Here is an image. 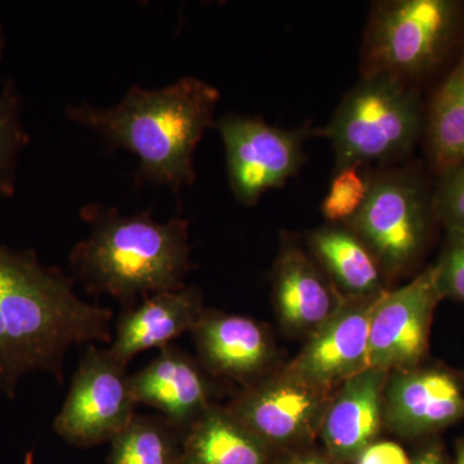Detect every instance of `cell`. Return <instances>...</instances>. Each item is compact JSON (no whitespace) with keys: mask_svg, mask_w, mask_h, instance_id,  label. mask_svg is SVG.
Here are the masks:
<instances>
[{"mask_svg":"<svg viewBox=\"0 0 464 464\" xmlns=\"http://www.w3.org/2000/svg\"><path fill=\"white\" fill-rule=\"evenodd\" d=\"M112 313L76 295L60 270L33 250L0 246V392L14 398L27 372L63 382V357L72 344L111 341Z\"/></svg>","mask_w":464,"mask_h":464,"instance_id":"1","label":"cell"},{"mask_svg":"<svg viewBox=\"0 0 464 464\" xmlns=\"http://www.w3.org/2000/svg\"><path fill=\"white\" fill-rule=\"evenodd\" d=\"M218 101L213 85L185 76L159 90L133 85L112 108L83 103L69 106L66 114L111 148L136 155L143 179L179 190L197 179L195 150L208 128L215 127Z\"/></svg>","mask_w":464,"mask_h":464,"instance_id":"2","label":"cell"},{"mask_svg":"<svg viewBox=\"0 0 464 464\" xmlns=\"http://www.w3.org/2000/svg\"><path fill=\"white\" fill-rule=\"evenodd\" d=\"M70 267L88 292L108 293L125 304L185 288L190 270L188 221L99 210L90 237L72 249Z\"/></svg>","mask_w":464,"mask_h":464,"instance_id":"3","label":"cell"},{"mask_svg":"<svg viewBox=\"0 0 464 464\" xmlns=\"http://www.w3.org/2000/svg\"><path fill=\"white\" fill-rule=\"evenodd\" d=\"M426 109L417 85L387 75L362 76L329 123L315 134L334 150L337 167L401 160L422 139Z\"/></svg>","mask_w":464,"mask_h":464,"instance_id":"4","label":"cell"},{"mask_svg":"<svg viewBox=\"0 0 464 464\" xmlns=\"http://www.w3.org/2000/svg\"><path fill=\"white\" fill-rule=\"evenodd\" d=\"M464 33L457 0L374 3L362 50V76L387 75L417 85L453 53Z\"/></svg>","mask_w":464,"mask_h":464,"instance_id":"5","label":"cell"},{"mask_svg":"<svg viewBox=\"0 0 464 464\" xmlns=\"http://www.w3.org/2000/svg\"><path fill=\"white\" fill-rule=\"evenodd\" d=\"M433 224V190L422 174L413 168H383L371 172L365 203L344 226L368 246L389 279L420 261Z\"/></svg>","mask_w":464,"mask_h":464,"instance_id":"6","label":"cell"},{"mask_svg":"<svg viewBox=\"0 0 464 464\" xmlns=\"http://www.w3.org/2000/svg\"><path fill=\"white\" fill-rule=\"evenodd\" d=\"M215 127L221 134L228 182L244 206H255L271 188H280L299 172L310 128L285 130L253 116H222Z\"/></svg>","mask_w":464,"mask_h":464,"instance_id":"7","label":"cell"},{"mask_svg":"<svg viewBox=\"0 0 464 464\" xmlns=\"http://www.w3.org/2000/svg\"><path fill=\"white\" fill-rule=\"evenodd\" d=\"M136 404L127 365L116 360L109 348L92 344L54 420V431L79 447L101 444L130 423Z\"/></svg>","mask_w":464,"mask_h":464,"instance_id":"8","label":"cell"},{"mask_svg":"<svg viewBox=\"0 0 464 464\" xmlns=\"http://www.w3.org/2000/svg\"><path fill=\"white\" fill-rule=\"evenodd\" d=\"M333 393L284 369L253 381L227 409L270 450L301 447L319 435Z\"/></svg>","mask_w":464,"mask_h":464,"instance_id":"9","label":"cell"},{"mask_svg":"<svg viewBox=\"0 0 464 464\" xmlns=\"http://www.w3.org/2000/svg\"><path fill=\"white\" fill-rule=\"evenodd\" d=\"M441 299L433 265L401 288L386 290L372 315L369 368L396 372L420 366Z\"/></svg>","mask_w":464,"mask_h":464,"instance_id":"10","label":"cell"},{"mask_svg":"<svg viewBox=\"0 0 464 464\" xmlns=\"http://www.w3.org/2000/svg\"><path fill=\"white\" fill-rule=\"evenodd\" d=\"M384 293V292H383ZM347 297L325 324L310 335L306 346L285 371L334 390L369 368V331L381 295Z\"/></svg>","mask_w":464,"mask_h":464,"instance_id":"11","label":"cell"},{"mask_svg":"<svg viewBox=\"0 0 464 464\" xmlns=\"http://www.w3.org/2000/svg\"><path fill=\"white\" fill-rule=\"evenodd\" d=\"M464 418V387L442 368L391 372L384 390L383 422L404 438H422Z\"/></svg>","mask_w":464,"mask_h":464,"instance_id":"12","label":"cell"},{"mask_svg":"<svg viewBox=\"0 0 464 464\" xmlns=\"http://www.w3.org/2000/svg\"><path fill=\"white\" fill-rule=\"evenodd\" d=\"M273 297L284 328L310 337L331 319L344 295L310 253L284 234L274 265Z\"/></svg>","mask_w":464,"mask_h":464,"instance_id":"13","label":"cell"},{"mask_svg":"<svg viewBox=\"0 0 464 464\" xmlns=\"http://www.w3.org/2000/svg\"><path fill=\"white\" fill-rule=\"evenodd\" d=\"M137 404L158 409L185 433L212 406V386L203 368L179 348H160L157 359L130 377Z\"/></svg>","mask_w":464,"mask_h":464,"instance_id":"14","label":"cell"},{"mask_svg":"<svg viewBox=\"0 0 464 464\" xmlns=\"http://www.w3.org/2000/svg\"><path fill=\"white\" fill-rule=\"evenodd\" d=\"M390 373L365 369L333 393L319 436L334 462H353L377 439Z\"/></svg>","mask_w":464,"mask_h":464,"instance_id":"15","label":"cell"},{"mask_svg":"<svg viewBox=\"0 0 464 464\" xmlns=\"http://www.w3.org/2000/svg\"><path fill=\"white\" fill-rule=\"evenodd\" d=\"M191 332L201 364L210 373L249 384L265 375L273 362L270 335L249 317L204 311Z\"/></svg>","mask_w":464,"mask_h":464,"instance_id":"16","label":"cell"},{"mask_svg":"<svg viewBox=\"0 0 464 464\" xmlns=\"http://www.w3.org/2000/svg\"><path fill=\"white\" fill-rule=\"evenodd\" d=\"M204 311L197 288L149 295L141 304L128 307L119 317L110 353L127 365L142 351L166 347L182 333L192 331Z\"/></svg>","mask_w":464,"mask_h":464,"instance_id":"17","label":"cell"},{"mask_svg":"<svg viewBox=\"0 0 464 464\" xmlns=\"http://www.w3.org/2000/svg\"><path fill=\"white\" fill-rule=\"evenodd\" d=\"M311 257L343 295L364 297L389 290L383 271L368 246L344 225H328L308 232Z\"/></svg>","mask_w":464,"mask_h":464,"instance_id":"18","label":"cell"},{"mask_svg":"<svg viewBox=\"0 0 464 464\" xmlns=\"http://www.w3.org/2000/svg\"><path fill=\"white\" fill-rule=\"evenodd\" d=\"M270 451L221 406H210L183 433L182 464H267Z\"/></svg>","mask_w":464,"mask_h":464,"instance_id":"19","label":"cell"},{"mask_svg":"<svg viewBox=\"0 0 464 464\" xmlns=\"http://www.w3.org/2000/svg\"><path fill=\"white\" fill-rule=\"evenodd\" d=\"M423 136L436 173L464 163V50L430 101Z\"/></svg>","mask_w":464,"mask_h":464,"instance_id":"20","label":"cell"},{"mask_svg":"<svg viewBox=\"0 0 464 464\" xmlns=\"http://www.w3.org/2000/svg\"><path fill=\"white\" fill-rule=\"evenodd\" d=\"M179 433L164 417L134 415L112 439L110 464H182Z\"/></svg>","mask_w":464,"mask_h":464,"instance_id":"21","label":"cell"},{"mask_svg":"<svg viewBox=\"0 0 464 464\" xmlns=\"http://www.w3.org/2000/svg\"><path fill=\"white\" fill-rule=\"evenodd\" d=\"M23 100L14 82L8 81L0 93V197L12 198L16 191L17 158L30 142L21 124Z\"/></svg>","mask_w":464,"mask_h":464,"instance_id":"22","label":"cell"},{"mask_svg":"<svg viewBox=\"0 0 464 464\" xmlns=\"http://www.w3.org/2000/svg\"><path fill=\"white\" fill-rule=\"evenodd\" d=\"M365 167L335 168L331 186L320 206L331 225H344L362 209L368 197L371 172Z\"/></svg>","mask_w":464,"mask_h":464,"instance_id":"23","label":"cell"},{"mask_svg":"<svg viewBox=\"0 0 464 464\" xmlns=\"http://www.w3.org/2000/svg\"><path fill=\"white\" fill-rule=\"evenodd\" d=\"M433 212L445 231H464V163L438 174Z\"/></svg>","mask_w":464,"mask_h":464,"instance_id":"24","label":"cell"},{"mask_svg":"<svg viewBox=\"0 0 464 464\" xmlns=\"http://www.w3.org/2000/svg\"><path fill=\"white\" fill-rule=\"evenodd\" d=\"M433 267L442 299L464 302V231H447Z\"/></svg>","mask_w":464,"mask_h":464,"instance_id":"25","label":"cell"},{"mask_svg":"<svg viewBox=\"0 0 464 464\" xmlns=\"http://www.w3.org/2000/svg\"><path fill=\"white\" fill-rule=\"evenodd\" d=\"M355 464H411V460L395 442H373L353 460Z\"/></svg>","mask_w":464,"mask_h":464,"instance_id":"26","label":"cell"},{"mask_svg":"<svg viewBox=\"0 0 464 464\" xmlns=\"http://www.w3.org/2000/svg\"><path fill=\"white\" fill-rule=\"evenodd\" d=\"M411 464H447L444 450L439 444H431L422 449Z\"/></svg>","mask_w":464,"mask_h":464,"instance_id":"27","label":"cell"},{"mask_svg":"<svg viewBox=\"0 0 464 464\" xmlns=\"http://www.w3.org/2000/svg\"><path fill=\"white\" fill-rule=\"evenodd\" d=\"M279 464H334L333 459H326L322 456L314 453H299L284 458Z\"/></svg>","mask_w":464,"mask_h":464,"instance_id":"28","label":"cell"},{"mask_svg":"<svg viewBox=\"0 0 464 464\" xmlns=\"http://www.w3.org/2000/svg\"><path fill=\"white\" fill-rule=\"evenodd\" d=\"M454 464H464V439H460L457 444L456 462Z\"/></svg>","mask_w":464,"mask_h":464,"instance_id":"29","label":"cell"},{"mask_svg":"<svg viewBox=\"0 0 464 464\" xmlns=\"http://www.w3.org/2000/svg\"><path fill=\"white\" fill-rule=\"evenodd\" d=\"M3 50H5V39H3L2 27H0V58H2Z\"/></svg>","mask_w":464,"mask_h":464,"instance_id":"30","label":"cell"},{"mask_svg":"<svg viewBox=\"0 0 464 464\" xmlns=\"http://www.w3.org/2000/svg\"><path fill=\"white\" fill-rule=\"evenodd\" d=\"M33 453L32 451H30V453H27L26 454V458H25V464H33Z\"/></svg>","mask_w":464,"mask_h":464,"instance_id":"31","label":"cell"}]
</instances>
